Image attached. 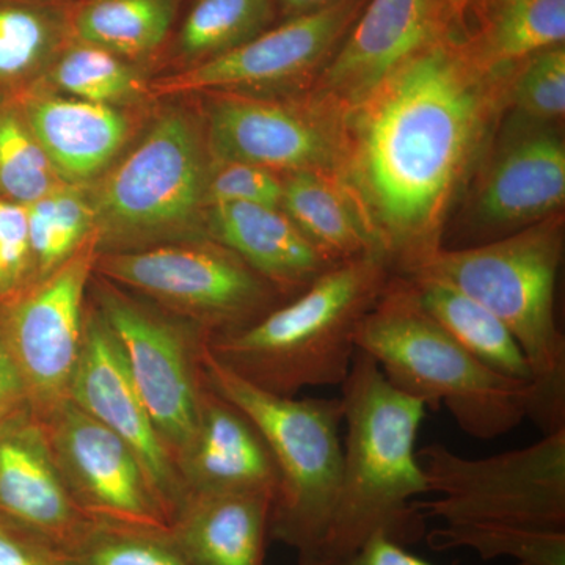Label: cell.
I'll return each mask as SVG.
<instances>
[{"label":"cell","mask_w":565,"mask_h":565,"mask_svg":"<svg viewBox=\"0 0 565 565\" xmlns=\"http://www.w3.org/2000/svg\"><path fill=\"white\" fill-rule=\"evenodd\" d=\"M565 0H503L498 7L479 57L504 74L527 58L563 46Z\"/></svg>","instance_id":"26"},{"label":"cell","mask_w":565,"mask_h":565,"mask_svg":"<svg viewBox=\"0 0 565 565\" xmlns=\"http://www.w3.org/2000/svg\"><path fill=\"white\" fill-rule=\"evenodd\" d=\"M418 302L476 360L511 381L531 384V367L514 334L467 294L426 275L407 277Z\"/></svg>","instance_id":"24"},{"label":"cell","mask_w":565,"mask_h":565,"mask_svg":"<svg viewBox=\"0 0 565 565\" xmlns=\"http://www.w3.org/2000/svg\"><path fill=\"white\" fill-rule=\"evenodd\" d=\"M92 267L85 248L63 264L14 310L10 349L25 386L41 399H57L68 390L82 348V299Z\"/></svg>","instance_id":"17"},{"label":"cell","mask_w":565,"mask_h":565,"mask_svg":"<svg viewBox=\"0 0 565 565\" xmlns=\"http://www.w3.org/2000/svg\"><path fill=\"white\" fill-rule=\"evenodd\" d=\"M46 20L35 11L0 9V77H13L31 70L50 46Z\"/></svg>","instance_id":"34"},{"label":"cell","mask_w":565,"mask_h":565,"mask_svg":"<svg viewBox=\"0 0 565 565\" xmlns=\"http://www.w3.org/2000/svg\"><path fill=\"white\" fill-rule=\"evenodd\" d=\"M33 139L52 169L68 181H87L107 166L125 143L128 121L109 104L82 99H44L31 114Z\"/></svg>","instance_id":"22"},{"label":"cell","mask_w":565,"mask_h":565,"mask_svg":"<svg viewBox=\"0 0 565 565\" xmlns=\"http://www.w3.org/2000/svg\"><path fill=\"white\" fill-rule=\"evenodd\" d=\"M0 511L36 535L52 556L68 552L98 525L66 490L35 433L0 441Z\"/></svg>","instance_id":"18"},{"label":"cell","mask_w":565,"mask_h":565,"mask_svg":"<svg viewBox=\"0 0 565 565\" xmlns=\"http://www.w3.org/2000/svg\"><path fill=\"white\" fill-rule=\"evenodd\" d=\"M207 174L195 125L170 111L111 173L93 215L115 239L188 228L206 204Z\"/></svg>","instance_id":"8"},{"label":"cell","mask_w":565,"mask_h":565,"mask_svg":"<svg viewBox=\"0 0 565 565\" xmlns=\"http://www.w3.org/2000/svg\"><path fill=\"white\" fill-rule=\"evenodd\" d=\"M435 0H371L332 61L319 71L311 99L337 114L359 106L435 39Z\"/></svg>","instance_id":"16"},{"label":"cell","mask_w":565,"mask_h":565,"mask_svg":"<svg viewBox=\"0 0 565 565\" xmlns=\"http://www.w3.org/2000/svg\"><path fill=\"white\" fill-rule=\"evenodd\" d=\"M173 20V0H92L77 14L76 33L82 43L136 57L154 51Z\"/></svg>","instance_id":"25"},{"label":"cell","mask_w":565,"mask_h":565,"mask_svg":"<svg viewBox=\"0 0 565 565\" xmlns=\"http://www.w3.org/2000/svg\"><path fill=\"white\" fill-rule=\"evenodd\" d=\"M281 2L285 3L286 9L296 11L297 14H302L330 6L334 0H281Z\"/></svg>","instance_id":"40"},{"label":"cell","mask_w":565,"mask_h":565,"mask_svg":"<svg viewBox=\"0 0 565 565\" xmlns=\"http://www.w3.org/2000/svg\"><path fill=\"white\" fill-rule=\"evenodd\" d=\"M270 18V0H196L182 24L181 52L210 61L255 39Z\"/></svg>","instance_id":"28"},{"label":"cell","mask_w":565,"mask_h":565,"mask_svg":"<svg viewBox=\"0 0 565 565\" xmlns=\"http://www.w3.org/2000/svg\"><path fill=\"white\" fill-rule=\"evenodd\" d=\"M102 307L156 430L188 451L199 433L203 399L184 343L172 327L118 294L104 292Z\"/></svg>","instance_id":"13"},{"label":"cell","mask_w":565,"mask_h":565,"mask_svg":"<svg viewBox=\"0 0 565 565\" xmlns=\"http://www.w3.org/2000/svg\"><path fill=\"white\" fill-rule=\"evenodd\" d=\"M207 381L263 435L277 465L280 484L270 535L292 546L300 565L315 559L332 519L343 463L341 397L281 396L244 379L204 353Z\"/></svg>","instance_id":"6"},{"label":"cell","mask_w":565,"mask_h":565,"mask_svg":"<svg viewBox=\"0 0 565 565\" xmlns=\"http://www.w3.org/2000/svg\"><path fill=\"white\" fill-rule=\"evenodd\" d=\"M355 344L394 388L427 408L445 407L478 440L512 433L530 415V385L493 373L418 302L407 277L390 278L356 330Z\"/></svg>","instance_id":"5"},{"label":"cell","mask_w":565,"mask_h":565,"mask_svg":"<svg viewBox=\"0 0 565 565\" xmlns=\"http://www.w3.org/2000/svg\"><path fill=\"white\" fill-rule=\"evenodd\" d=\"M55 449L79 508L99 525L170 534L172 516L152 489L139 457L118 435L71 401L55 416Z\"/></svg>","instance_id":"10"},{"label":"cell","mask_w":565,"mask_h":565,"mask_svg":"<svg viewBox=\"0 0 565 565\" xmlns=\"http://www.w3.org/2000/svg\"><path fill=\"white\" fill-rule=\"evenodd\" d=\"M31 253L24 204L0 200V292L20 280Z\"/></svg>","instance_id":"36"},{"label":"cell","mask_w":565,"mask_h":565,"mask_svg":"<svg viewBox=\"0 0 565 565\" xmlns=\"http://www.w3.org/2000/svg\"><path fill=\"white\" fill-rule=\"evenodd\" d=\"M71 403L121 438L139 457L148 481L173 520L178 487L172 462L141 403L117 338L102 318L88 319L68 385Z\"/></svg>","instance_id":"15"},{"label":"cell","mask_w":565,"mask_h":565,"mask_svg":"<svg viewBox=\"0 0 565 565\" xmlns=\"http://www.w3.org/2000/svg\"><path fill=\"white\" fill-rule=\"evenodd\" d=\"M565 202V143L556 122L515 114L476 188L471 225L478 244L553 217Z\"/></svg>","instance_id":"9"},{"label":"cell","mask_w":565,"mask_h":565,"mask_svg":"<svg viewBox=\"0 0 565 565\" xmlns=\"http://www.w3.org/2000/svg\"><path fill=\"white\" fill-rule=\"evenodd\" d=\"M0 565H61L46 550L32 548L0 530Z\"/></svg>","instance_id":"38"},{"label":"cell","mask_w":565,"mask_h":565,"mask_svg":"<svg viewBox=\"0 0 565 565\" xmlns=\"http://www.w3.org/2000/svg\"><path fill=\"white\" fill-rule=\"evenodd\" d=\"M563 253L556 214L490 243L440 248L411 275L455 286L511 330L531 367L527 419L544 435L565 427V338L555 311Z\"/></svg>","instance_id":"3"},{"label":"cell","mask_w":565,"mask_h":565,"mask_svg":"<svg viewBox=\"0 0 565 565\" xmlns=\"http://www.w3.org/2000/svg\"><path fill=\"white\" fill-rule=\"evenodd\" d=\"M207 147L215 162L337 177L341 115L310 98L307 106L228 98L212 104Z\"/></svg>","instance_id":"11"},{"label":"cell","mask_w":565,"mask_h":565,"mask_svg":"<svg viewBox=\"0 0 565 565\" xmlns=\"http://www.w3.org/2000/svg\"><path fill=\"white\" fill-rule=\"evenodd\" d=\"M188 470L196 493H264L277 497L280 476L263 435L228 401L214 392L202 405Z\"/></svg>","instance_id":"20"},{"label":"cell","mask_w":565,"mask_h":565,"mask_svg":"<svg viewBox=\"0 0 565 565\" xmlns=\"http://www.w3.org/2000/svg\"><path fill=\"white\" fill-rule=\"evenodd\" d=\"M273 505L264 493L191 494L169 535L189 565H266Z\"/></svg>","instance_id":"21"},{"label":"cell","mask_w":565,"mask_h":565,"mask_svg":"<svg viewBox=\"0 0 565 565\" xmlns=\"http://www.w3.org/2000/svg\"><path fill=\"white\" fill-rule=\"evenodd\" d=\"M511 77L434 39L341 114L337 180L401 277L444 245L448 212L509 106Z\"/></svg>","instance_id":"1"},{"label":"cell","mask_w":565,"mask_h":565,"mask_svg":"<svg viewBox=\"0 0 565 565\" xmlns=\"http://www.w3.org/2000/svg\"><path fill=\"white\" fill-rule=\"evenodd\" d=\"M509 106L531 120L556 122L564 117V44L539 52L514 71L509 84Z\"/></svg>","instance_id":"32"},{"label":"cell","mask_w":565,"mask_h":565,"mask_svg":"<svg viewBox=\"0 0 565 565\" xmlns=\"http://www.w3.org/2000/svg\"><path fill=\"white\" fill-rule=\"evenodd\" d=\"M353 10V0H334L322 9L296 14L239 47L159 82L156 88L162 93L234 90L302 79L326 61Z\"/></svg>","instance_id":"14"},{"label":"cell","mask_w":565,"mask_h":565,"mask_svg":"<svg viewBox=\"0 0 565 565\" xmlns=\"http://www.w3.org/2000/svg\"><path fill=\"white\" fill-rule=\"evenodd\" d=\"M54 79L62 90L88 103L120 102L139 90L136 74L117 55L85 43L63 55Z\"/></svg>","instance_id":"31"},{"label":"cell","mask_w":565,"mask_h":565,"mask_svg":"<svg viewBox=\"0 0 565 565\" xmlns=\"http://www.w3.org/2000/svg\"><path fill=\"white\" fill-rule=\"evenodd\" d=\"M384 256L337 264L291 303L223 334L212 355L253 384L281 396L307 386L341 385L351 371L360 322L385 291Z\"/></svg>","instance_id":"4"},{"label":"cell","mask_w":565,"mask_h":565,"mask_svg":"<svg viewBox=\"0 0 565 565\" xmlns=\"http://www.w3.org/2000/svg\"><path fill=\"white\" fill-rule=\"evenodd\" d=\"M427 489L423 516L565 530V427L537 444L482 459L430 444L418 451Z\"/></svg>","instance_id":"7"},{"label":"cell","mask_w":565,"mask_h":565,"mask_svg":"<svg viewBox=\"0 0 565 565\" xmlns=\"http://www.w3.org/2000/svg\"><path fill=\"white\" fill-rule=\"evenodd\" d=\"M24 388V377L10 349L0 343V414L20 399Z\"/></svg>","instance_id":"39"},{"label":"cell","mask_w":565,"mask_h":565,"mask_svg":"<svg viewBox=\"0 0 565 565\" xmlns=\"http://www.w3.org/2000/svg\"><path fill=\"white\" fill-rule=\"evenodd\" d=\"M340 386L345 426L340 489L329 530L310 564L345 555L374 534L405 545L423 533L424 516L415 500L429 489L416 438L426 404L394 388L359 349Z\"/></svg>","instance_id":"2"},{"label":"cell","mask_w":565,"mask_h":565,"mask_svg":"<svg viewBox=\"0 0 565 565\" xmlns=\"http://www.w3.org/2000/svg\"><path fill=\"white\" fill-rule=\"evenodd\" d=\"M103 269L117 281L218 322L247 321L273 299L269 281L217 248L121 253L109 256Z\"/></svg>","instance_id":"12"},{"label":"cell","mask_w":565,"mask_h":565,"mask_svg":"<svg viewBox=\"0 0 565 565\" xmlns=\"http://www.w3.org/2000/svg\"><path fill=\"white\" fill-rule=\"evenodd\" d=\"M434 550H471L481 559L509 557L515 565H565V530L451 523L429 534Z\"/></svg>","instance_id":"27"},{"label":"cell","mask_w":565,"mask_h":565,"mask_svg":"<svg viewBox=\"0 0 565 565\" xmlns=\"http://www.w3.org/2000/svg\"><path fill=\"white\" fill-rule=\"evenodd\" d=\"M207 225L218 244L280 289L302 292L340 264L323 255L281 207L253 203L211 204Z\"/></svg>","instance_id":"19"},{"label":"cell","mask_w":565,"mask_h":565,"mask_svg":"<svg viewBox=\"0 0 565 565\" xmlns=\"http://www.w3.org/2000/svg\"><path fill=\"white\" fill-rule=\"evenodd\" d=\"M310 565H435L408 552L404 544L385 534H374L345 555L318 561Z\"/></svg>","instance_id":"37"},{"label":"cell","mask_w":565,"mask_h":565,"mask_svg":"<svg viewBox=\"0 0 565 565\" xmlns=\"http://www.w3.org/2000/svg\"><path fill=\"white\" fill-rule=\"evenodd\" d=\"M61 565H189L169 534L96 525L63 555Z\"/></svg>","instance_id":"30"},{"label":"cell","mask_w":565,"mask_h":565,"mask_svg":"<svg viewBox=\"0 0 565 565\" xmlns=\"http://www.w3.org/2000/svg\"><path fill=\"white\" fill-rule=\"evenodd\" d=\"M54 169L39 141L13 118L0 120V185L11 199L29 204L54 192Z\"/></svg>","instance_id":"33"},{"label":"cell","mask_w":565,"mask_h":565,"mask_svg":"<svg viewBox=\"0 0 565 565\" xmlns=\"http://www.w3.org/2000/svg\"><path fill=\"white\" fill-rule=\"evenodd\" d=\"M282 180L273 170L248 163H218L207 174L206 204L253 203L280 207Z\"/></svg>","instance_id":"35"},{"label":"cell","mask_w":565,"mask_h":565,"mask_svg":"<svg viewBox=\"0 0 565 565\" xmlns=\"http://www.w3.org/2000/svg\"><path fill=\"white\" fill-rule=\"evenodd\" d=\"M31 252L41 269L65 262L90 230L93 211L77 193L54 191L25 204Z\"/></svg>","instance_id":"29"},{"label":"cell","mask_w":565,"mask_h":565,"mask_svg":"<svg viewBox=\"0 0 565 565\" xmlns=\"http://www.w3.org/2000/svg\"><path fill=\"white\" fill-rule=\"evenodd\" d=\"M280 207L294 225L334 263L370 255L384 256L359 206L334 174L291 173L282 181Z\"/></svg>","instance_id":"23"}]
</instances>
